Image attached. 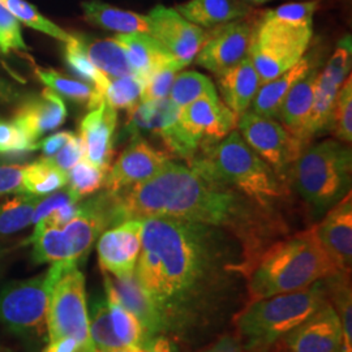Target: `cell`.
I'll use <instances>...</instances> for the list:
<instances>
[{"mask_svg":"<svg viewBox=\"0 0 352 352\" xmlns=\"http://www.w3.org/2000/svg\"><path fill=\"white\" fill-rule=\"evenodd\" d=\"M180 109L167 98L153 102H139L128 110V131L133 135L146 131L162 140L173 155L190 164L200 146L189 138L179 119Z\"/></svg>","mask_w":352,"mask_h":352,"instance_id":"10","label":"cell"},{"mask_svg":"<svg viewBox=\"0 0 352 352\" xmlns=\"http://www.w3.org/2000/svg\"><path fill=\"white\" fill-rule=\"evenodd\" d=\"M342 346L340 316L327 302L272 347L279 352H340Z\"/></svg>","mask_w":352,"mask_h":352,"instance_id":"13","label":"cell"},{"mask_svg":"<svg viewBox=\"0 0 352 352\" xmlns=\"http://www.w3.org/2000/svg\"><path fill=\"white\" fill-rule=\"evenodd\" d=\"M144 82L138 76L106 77L98 96L102 102H107L115 110H129L138 104Z\"/></svg>","mask_w":352,"mask_h":352,"instance_id":"35","label":"cell"},{"mask_svg":"<svg viewBox=\"0 0 352 352\" xmlns=\"http://www.w3.org/2000/svg\"><path fill=\"white\" fill-rule=\"evenodd\" d=\"M28 243H33V261L36 264L74 263L69 244L59 227L34 226L33 235Z\"/></svg>","mask_w":352,"mask_h":352,"instance_id":"30","label":"cell"},{"mask_svg":"<svg viewBox=\"0 0 352 352\" xmlns=\"http://www.w3.org/2000/svg\"><path fill=\"white\" fill-rule=\"evenodd\" d=\"M106 174L107 173L100 167L82 160L68 171L67 188L81 201L84 197L91 196L103 188Z\"/></svg>","mask_w":352,"mask_h":352,"instance_id":"40","label":"cell"},{"mask_svg":"<svg viewBox=\"0 0 352 352\" xmlns=\"http://www.w3.org/2000/svg\"><path fill=\"white\" fill-rule=\"evenodd\" d=\"M64 58H65V62L68 64V67L80 78H84L85 81H88L89 85L93 87L96 94L98 96V91L102 88L107 76L103 75L101 71H98L89 60L87 54L82 50V47H81V45H80L78 39L76 38L75 34H72L71 41L65 43Z\"/></svg>","mask_w":352,"mask_h":352,"instance_id":"42","label":"cell"},{"mask_svg":"<svg viewBox=\"0 0 352 352\" xmlns=\"http://www.w3.org/2000/svg\"><path fill=\"white\" fill-rule=\"evenodd\" d=\"M340 267L320 243L316 226L276 240L248 270L250 302L307 289L318 280L337 276Z\"/></svg>","mask_w":352,"mask_h":352,"instance_id":"3","label":"cell"},{"mask_svg":"<svg viewBox=\"0 0 352 352\" xmlns=\"http://www.w3.org/2000/svg\"><path fill=\"white\" fill-rule=\"evenodd\" d=\"M179 119L189 138L201 149L235 131L239 118L218 97H202L180 109Z\"/></svg>","mask_w":352,"mask_h":352,"instance_id":"17","label":"cell"},{"mask_svg":"<svg viewBox=\"0 0 352 352\" xmlns=\"http://www.w3.org/2000/svg\"><path fill=\"white\" fill-rule=\"evenodd\" d=\"M312 67V56H302L298 63L286 72L263 84L252 101L253 113L270 119L278 118L287 93L302 76L309 72Z\"/></svg>","mask_w":352,"mask_h":352,"instance_id":"26","label":"cell"},{"mask_svg":"<svg viewBox=\"0 0 352 352\" xmlns=\"http://www.w3.org/2000/svg\"><path fill=\"white\" fill-rule=\"evenodd\" d=\"M78 204L80 201H72L59 206L58 209H55L52 213L43 219L42 222H39L38 225H45V226L62 227L65 226L77 213L78 209ZM37 226V225H36Z\"/></svg>","mask_w":352,"mask_h":352,"instance_id":"49","label":"cell"},{"mask_svg":"<svg viewBox=\"0 0 352 352\" xmlns=\"http://www.w3.org/2000/svg\"><path fill=\"white\" fill-rule=\"evenodd\" d=\"M141 234L142 219H128L103 231L97 244L102 272L116 278L133 276L141 251Z\"/></svg>","mask_w":352,"mask_h":352,"instance_id":"16","label":"cell"},{"mask_svg":"<svg viewBox=\"0 0 352 352\" xmlns=\"http://www.w3.org/2000/svg\"><path fill=\"white\" fill-rule=\"evenodd\" d=\"M135 276L161 315L164 336L187 338L213 325L232 300L236 278H244L243 252L225 230L145 218Z\"/></svg>","mask_w":352,"mask_h":352,"instance_id":"1","label":"cell"},{"mask_svg":"<svg viewBox=\"0 0 352 352\" xmlns=\"http://www.w3.org/2000/svg\"><path fill=\"white\" fill-rule=\"evenodd\" d=\"M89 327H90V337L96 351H106L113 349H122L120 342L113 334L110 311L106 296L94 298L90 305L89 315Z\"/></svg>","mask_w":352,"mask_h":352,"instance_id":"38","label":"cell"},{"mask_svg":"<svg viewBox=\"0 0 352 352\" xmlns=\"http://www.w3.org/2000/svg\"><path fill=\"white\" fill-rule=\"evenodd\" d=\"M118 123V113L107 102L91 110L82 119L80 138L84 142L85 158L89 164L109 171L113 155V135Z\"/></svg>","mask_w":352,"mask_h":352,"instance_id":"20","label":"cell"},{"mask_svg":"<svg viewBox=\"0 0 352 352\" xmlns=\"http://www.w3.org/2000/svg\"><path fill=\"white\" fill-rule=\"evenodd\" d=\"M47 334L50 342L75 340L77 352H96L90 337L85 277L77 265H68L54 283L47 309Z\"/></svg>","mask_w":352,"mask_h":352,"instance_id":"8","label":"cell"},{"mask_svg":"<svg viewBox=\"0 0 352 352\" xmlns=\"http://www.w3.org/2000/svg\"><path fill=\"white\" fill-rule=\"evenodd\" d=\"M168 96V100L179 109H183L202 97H218L212 80L196 71H187L176 75Z\"/></svg>","mask_w":352,"mask_h":352,"instance_id":"36","label":"cell"},{"mask_svg":"<svg viewBox=\"0 0 352 352\" xmlns=\"http://www.w3.org/2000/svg\"><path fill=\"white\" fill-rule=\"evenodd\" d=\"M68 265L54 263L47 272L25 280H13L0 287V325L19 338L36 340L47 333L51 291Z\"/></svg>","mask_w":352,"mask_h":352,"instance_id":"7","label":"cell"},{"mask_svg":"<svg viewBox=\"0 0 352 352\" xmlns=\"http://www.w3.org/2000/svg\"><path fill=\"white\" fill-rule=\"evenodd\" d=\"M148 17L151 20V37L155 38L176 60L184 67L195 60L208 32L192 24L175 8H167L162 4L154 7Z\"/></svg>","mask_w":352,"mask_h":352,"instance_id":"14","label":"cell"},{"mask_svg":"<svg viewBox=\"0 0 352 352\" xmlns=\"http://www.w3.org/2000/svg\"><path fill=\"white\" fill-rule=\"evenodd\" d=\"M351 63V37L347 36L340 41L327 67L317 76L312 111L304 135L307 142L329 129L334 104L344 80L350 76Z\"/></svg>","mask_w":352,"mask_h":352,"instance_id":"11","label":"cell"},{"mask_svg":"<svg viewBox=\"0 0 352 352\" xmlns=\"http://www.w3.org/2000/svg\"><path fill=\"white\" fill-rule=\"evenodd\" d=\"M327 302L340 316L343 344L352 347V298L350 274L340 273L325 279Z\"/></svg>","mask_w":352,"mask_h":352,"instance_id":"34","label":"cell"},{"mask_svg":"<svg viewBox=\"0 0 352 352\" xmlns=\"http://www.w3.org/2000/svg\"><path fill=\"white\" fill-rule=\"evenodd\" d=\"M175 10L202 29L239 20L252 11L243 0H188L176 6Z\"/></svg>","mask_w":352,"mask_h":352,"instance_id":"27","label":"cell"},{"mask_svg":"<svg viewBox=\"0 0 352 352\" xmlns=\"http://www.w3.org/2000/svg\"><path fill=\"white\" fill-rule=\"evenodd\" d=\"M103 278L104 285L113 291L119 302L139 320L148 343H151V340L155 337L164 334L161 315L151 298L141 287L139 279L135 274L129 277L116 278L103 272Z\"/></svg>","mask_w":352,"mask_h":352,"instance_id":"21","label":"cell"},{"mask_svg":"<svg viewBox=\"0 0 352 352\" xmlns=\"http://www.w3.org/2000/svg\"><path fill=\"white\" fill-rule=\"evenodd\" d=\"M46 158L49 162L68 174L71 168H74L76 164L85 158V148L80 135H75L60 151Z\"/></svg>","mask_w":352,"mask_h":352,"instance_id":"46","label":"cell"},{"mask_svg":"<svg viewBox=\"0 0 352 352\" xmlns=\"http://www.w3.org/2000/svg\"><path fill=\"white\" fill-rule=\"evenodd\" d=\"M327 302L325 279L307 289L248 302L234 317L243 350L267 352L283 336L300 325Z\"/></svg>","mask_w":352,"mask_h":352,"instance_id":"4","label":"cell"},{"mask_svg":"<svg viewBox=\"0 0 352 352\" xmlns=\"http://www.w3.org/2000/svg\"><path fill=\"white\" fill-rule=\"evenodd\" d=\"M316 232L324 250L340 267L350 274L352 264V197L347 193L327 210L324 221L316 226Z\"/></svg>","mask_w":352,"mask_h":352,"instance_id":"19","label":"cell"},{"mask_svg":"<svg viewBox=\"0 0 352 352\" xmlns=\"http://www.w3.org/2000/svg\"><path fill=\"white\" fill-rule=\"evenodd\" d=\"M302 56L304 54L299 51L258 42L256 39H253L248 55L261 81V85L286 72L298 63Z\"/></svg>","mask_w":352,"mask_h":352,"instance_id":"29","label":"cell"},{"mask_svg":"<svg viewBox=\"0 0 352 352\" xmlns=\"http://www.w3.org/2000/svg\"><path fill=\"white\" fill-rule=\"evenodd\" d=\"M329 129L343 144L352 141V78L349 76L340 88L330 118Z\"/></svg>","mask_w":352,"mask_h":352,"instance_id":"41","label":"cell"},{"mask_svg":"<svg viewBox=\"0 0 352 352\" xmlns=\"http://www.w3.org/2000/svg\"><path fill=\"white\" fill-rule=\"evenodd\" d=\"M26 164H0V196L25 193Z\"/></svg>","mask_w":352,"mask_h":352,"instance_id":"48","label":"cell"},{"mask_svg":"<svg viewBox=\"0 0 352 352\" xmlns=\"http://www.w3.org/2000/svg\"><path fill=\"white\" fill-rule=\"evenodd\" d=\"M78 346L77 342L72 338H62V340L50 342V344L42 352H77Z\"/></svg>","mask_w":352,"mask_h":352,"instance_id":"53","label":"cell"},{"mask_svg":"<svg viewBox=\"0 0 352 352\" xmlns=\"http://www.w3.org/2000/svg\"><path fill=\"white\" fill-rule=\"evenodd\" d=\"M243 352H248V351H243Z\"/></svg>","mask_w":352,"mask_h":352,"instance_id":"60","label":"cell"},{"mask_svg":"<svg viewBox=\"0 0 352 352\" xmlns=\"http://www.w3.org/2000/svg\"><path fill=\"white\" fill-rule=\"evenodd\" d=\"M217 77L223 103L238 118L247 113L261 87V81L251 59H243Z\"/></svg>","mask_w":352,"mask_h":352,"instance_id":"22","label":"cell"},{"mask_svg":"<svg viewBox=\"0 0 352 352\" xmlns=\"http://www.w3.org/2000/svg\"><path fill=\"white\" fill-rule=\"evenodd\" d=\"M351 175V149L337 140L304 149L291 168L294 188L316 213L327 212L350 193Z\"/></svg>","mask_w":352,"mask_h":352,"instance_id":"6","label":"cell"},{"mask_svg":"<svg viewBox=\"0 0 352 352\" xmlns=\"http://www.w3.org/2000/svg\"><path fill=\"white\" fill-rule=\"evenodd\" d=\"M113 39L123 47L128 63L142 82L175 58L151 34H116Z\"/></svg>","mask_w":352,"mask_h":352,"instance_id":"24","label":"cell"},{"mask_svg":"<svg viewBox=\"0 0 352 352\" xmlns=\"http://www.w3.org/2000/svg\"><path fill=\"white\" fill-rule=\"evenodd\" d=\"M67 184L68 174L49 162L46 157L39 158L33 164H26L24 174L25 193L43 197L65 188Z\"/></svg>","mask_w":352,"mask_h":352,"instance_id":"31","label":"cell"},{"mask_svg":"<svg viewBox=\"0 0 352 352\" xmlns=\"http://www.w3.org/2000/svg\"><path fill=\"white\" fill-rule=\"evenodd\" d=\"M91 64L109 77L135 75L128 63L126 52L113 38H91L85 34H75ZM136 76V75H135Z\"/></svg>","mask_w":352,"mask_h":352,"instance_id":"28","label":"cell"},{"mask_svg":"<svg viewBox=\"0 0 352 352\" xmlns=\"http://www.w3.org/2000/svg\"><path fill=\"white\" fill-rule=\"evenodd\" d=\"M19 151H36L24 132L13 122L0 118V154L19 153Z\"/></svg>","mask_w":352,"mask_h":352,"instance_id":"45","label":"cell"},{"mask_svg":"<svg viewBox=\"0 0 352 352\" xmlns=\"http://www.w3.org/2000/svg\"><path fill=\"white\" fill-rule=\"evenodd\" d=\"M145 352H179L177 344L167 336H158L146 346Z\"/></svg>","mask_w":352,"mask_h":352,"instance_id":"52","label":"cell"},{"mask_svg":"<svg viewBox=\"0 0 352 352\" xmlns=\"http://www.w3.org/2000/svg\"><path fill=\"white\" fill-rule=\"evenodd\" d=\"M106 289V299L109 304L110 318L113 325V334L116 336L118 340L120 342L122 347H144L149 344L144 329L141 327L139 320L132 315L129 311L119 302L113 291L104 285Z\"/></svg>","mask_w":352,"mask_h":352,"instance_id":"32","label":"cell"},{"mask_svg":"<svg viewBox=\"0 0 352 352\" xmlns=\"http://www.w3.org/2000/svg\"><path fill=\"white\" fill-rule=\"evenodd\" d=\"M340 352H352V347H349V346H342V349H340Z\"/></svg>","mask_w":352,"mask_h":352,"instance_id":"56","label":"cell"},{"mask_svg":"<svg viewBox=\"0 0 352 352\" xmlns=\"http://www.w3.org/2000/svg\"><path fill=\"white\" fill-rule=\"evenodd\" d=\"M76 133L69 132V131H63L58 132L55 135H51L46 139L39 140L36 144V151H41L45 157H51L55 153L60 151L64 145L75 136Z\"/></svg>","mask_w":352,"mask_h":352,"instance_id":"50","label":"cell"},{"mask_svg":"<svg viewBox=\"0 0 352 352\" xmlns=\"http://www.w3.org/2000/svg\"><path fill=\"white\" fill-rule=\"evenodd\" d=\"M251 1H254V0H251Z\"/></svg>","mask_w":352,"mask_h":352,"instance_id":"59","label":"cell"},{"mask_svg":"<svg viewBox=\"0 0 352 352\" xmlns=\"http://www.w3.org/2000/svg\"><path fill=\"white\" fill-rule=\"evenodd\" d=\"M11 50H28L20 30L19 20L0 4V52Z\"/></svg>","mask_w":352,"mask_h":352,"instance_id":"44","label":"cell"},{"mask_svg":"<svg viewBox=\"0 0 352 352\" xmlns=\"http://www.w3.org/2000/svg\"><path fill=\"white\" fill-rule=\"evenodd\" d=\"M96 352H145L144 347H122V349H113V350H106V351H96Z\"/></svg>","mask_w":352,"mask_h":352,"instance_id":"55","label":"cell"},{"mask_svg":"<svg viewBox=\"0 0 352 352\" xmlns=\"http://www.w3.org/2000/svg\"><path fill=\"white\" fill-rule=\"evenodd\" d=\"M81 7L85 20L93 25L113 30L118 34H151L148 14L120 10L100 0L84 1Z\"/></svg>","mask_w":352,"mask_h":352,"instance_id":"25","label":"cell"},{"mask_svg":"<svg viewBox=\"0 0 352 352\" xmlns=\"http://www.w3.org/2000/svg\"><path fill=\"white\" fill-rule=\"evenodd\" d=\"M243 346L240 343L239 338L236 336L226 334L215 340L213 344L208 346L200 352H243Z\"/></svg>","mask_w":352,"mask_h":352,"instance_id":"51","label":"cell"},{"mask_svg":"<svg viewBox=\"0 0 352 352\" xmlns=\"http://www.w3.org/2000/svg\"><path fill=\"white\" fill-rule=\"evenodd\" d=\"M34 72L38 78L45 85H47V88L56 91L59 96H63L72 101L87 104V107L90 111L96 110L101 104L94 89L87 82L68 78L54 69H43L41 67H36Z\"/></svg>","mask_w":352,"mask_h":352,"instance_id":"33","label":"cell"},{"mask_svg":"<svg viewBox=\"0 0 352 352\" xmlns=\"http://www.w3.org/2000/svg\"><path fill=\"white\" fill-rule=\"evenodd\" d=\"M184 68L179 60H173L155 71L144 81L140 102L160 101L167 98L176 75Z\"/></svg>","mask_w":352,"mask_h":352,"instance_id":"43","label":"cell"},{"mask_svg":"<svg viewBox=\"0 0 352 352\" xmlns=\"http://www.w3.org/2000/svg\"><path fill=\"white\" fill-rule=\"evenodd\" d=\"M0 4L12 13L13 16L23 24L42 32L50 37L59 39L64 43L69 42L72 34L67 33L62 28L54 24L49 19L38 12L37 8L25 0H0Z\"/></svg>","mask_w":352,"mask_h":352,"instance_id":"39","label":"cell"},{"mask_svg":"<svg viewBox=\"0 0 352 352\" xmlns=\"http://www.w3.org/2000/svg\"><path fill=\"white\" fill-rule=\"evenodd\" d=\"M266 1H269V0H254L253 3L254 4H263V3H266Z\"/></svg>","mask_w":352,"mask_h":352,"instance_id":"57","label":"cell"},{"mask_svg":"<svg viewBox=\"0 0 352 352\" xmlns=\"http://www.w3.org/2000/svg\"><path fill=\"white\" fill-rule=\"evenodd\" d=\"M39 196L20 193L0 205V235H12L32 225Z\"/></svg>","mask_w":352,"mask_h":352,"instance_id":"37","label":"cell"},{"mask_svg":"<svg viewBox=\"0 0 352 352\" xmlns=\"http://www.w3.org/2000/svg\"><path fill=\"white\" fill-rule=\"evenodd\" d=\"M236 128L240 136L280 179L304 151V142L270 118L253 111L243 113Z\"/></svg>","mask_w":352,"mask_h":352,"instance_id":"9","label":"cell"},{"mask_svg":"<svg viewBox=\"0 0 352 352\" xmlns=\"http://www.w3.org/2000/svg\"><path fill=\"white\" fill-rule=\"evenodd\" d=\"M272 352H279V351H276V350H273V351H272Z\"/></svg>","mask_w":352,"mask_h":352,"instance_id":"58","label":"cell"},{"mask_svg":"<svg viewBox=\"0 0 352 352\" xmlns=\"http://www.w3.org/2000/svg\"><path fill=\"white\" fill-rule=\"evenodd\" d=\"M13 97L12 87L0 80V101H11Z\"/></svg>","mask_w":352,"mask_h":352,"instance_id":"54","label":"cell"},{"mask_svg":"<svg viewBox=\"0 0 352 352\" xmlns=\"http://www.w3.org/2000/svg\"><path fill=\"white\" fill-rule=\"evenodd\" d=\"M167 162H170L167 154L153 148L140 135H133L126 151L110 166L103 188L119 192L141 184L158 175Z\"/></svg>","mask_w":352,"mask_h":352,"instance_id":"15","label":"cell"},{"mask_svg":"<svg viewBox=\"0 0 352 352\" xmlns=\"http://www.w3.org/2000/svg\"><path fill=\"white\" fill-rule=\"evenodd\" d=\"M72 201H80V200L67 187L60 190H56L51 195H47V196L41 197V200L38 201L37 206L34 209L32 225L36 226L39 222L46 219L55 209Z\"/></svg>","mask_w":352,"mask_h":352,"instance_id":"47","label":"cell"},{"mask_svg":"<svg viewBox=\"0 0 352 352\" xmlns=\"http://www.w3.org/2000/svg\"><path fill=\"white\" fill-rule=\"evenodd\" d=\"M318 72V68L314 65L307 75L302 76L287 93L278 115L280 124L304 144L307 142L304 135L312 111Z\"/></svg>","mask_w":352,"mask_h":352,"instance_id":"23","label":"cell"},{"mask_svg":"<svg viewBox=\"0 0 352 352\" xmlns=\"http://www.w3.org/2000/svg\"><path fill=\"white\" fill-rule=\"evenodd\" d=\"M113 193L118 223L166 217L225 230L239 241L244 279L258 256L285 234L274 209L186 164L167 162L158 175Z\"/></svg>","mask_w":352,"mask_h":352,"instance_id":"2","label":"cell"},{"mask_svg":"<svg viewBox=\"0 0 352 352\" xmlns=\"http://www.w3.org/2000/svg\"><path fill=\"white\" fill-rule=\"evenodd\" d=\"M187 166L238 189L265 208L273 209L272 202L285 195L282 179L252 151L238 131L201 148Z\"/></svg>","mask_w":352,"mask_h":352,"instance_id":"5","label":"cell"},{"mask_svg":"<svg viewBox=\"0 0 352 352\" xmlns=\"http://www.w3.org/2000/svg\"><path fill=\"white\" fill-rule=\"evenodd\" d=\"M256 26L248 20H235L222 25L214 26L208 32L206 39L196 63L215 75H221L243 59L248 58L254 39Z\"/></svg>","mask_w":352,"mask_h":352,"instance_id":"12","label":"cell"},{"mask_svg":"<svg viewBox=\"0 0 352 352\" xmlns=\"http://www.w3.org/2000/svg\"><path fill=\"white\" fill-rule=\"evenodd\" d=\"M67 118V107L62 96L50 88L43 89L38 96H33L16 109L13 123L19 126L28 140L36 144L39 139L63 124Z\"/></svg>","mask_w":352,"mask_h":352,"instance_id":"18","label":"cell"}]
</instances>
